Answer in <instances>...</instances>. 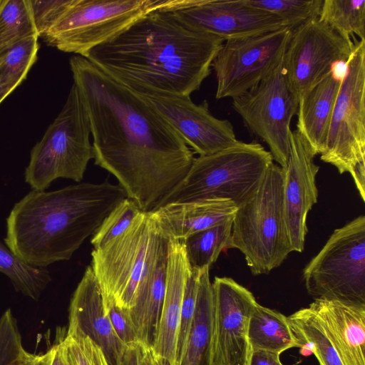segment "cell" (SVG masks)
Masks as SVG:
<instances>
[{
	"instance_id": "7402d4cb",
	"label": "cell",
	"mask_w": 365,
	"mask_h": 365,
	"mask_svg": "<svg viewBox=\"0 0 365 365\" xmlns=\"http://www.w3.org/2000/svg\"><path fill=\"white\" fill-rule=\"evenodd\" d=\"M309 307L319 319L344 365H365V308L314 300Z\"/></svg>"
},
{
	"instance_id": "f546056e",
	"label": "cell",
	"mask_w": 365,
	"mask_h": 365,
	"mask_svg": "<svg viewBox=\"0 0 365 365\" xmlns=\"http://www.w3.org/2000/svg\"><path fill=\"white\" fill-rule=\"evenodd\" d=\"M33 36H38L29 0H0V55Z\"/></svg>"
},
{
	"instance_id": "4dcf8cb0",
	"label": "cell",
	"mask_w": 365,
	"mask_h": 365,
	"mask_svg": "<svg viewBox=\"0 0 365 365\" xmlns=\"http://www.w3.org/2000/svg\"><path fill=\"white\" fill-rule=\"evenodd\" d=\"M38 36L17 43L0 55V81L10 94L26 78L37 58Z\"/></svg>"
},
{
	"instance_id": "cb8c5ba5",
	"label": "cell",
	"mask_w": 365,
	"mask_h": 365,
	"mask_svg": "<svg viewBox=\"0 0 365 365\" xmlns=\"http://www.w3.org/2000/svg\"><path fill=\"white\" fill-rule=\"evenodd\" d=\"M248 338L252 351L262 350L281 354L289 349L302 346L287 317L258 303L250 318Z\"/></svg>"
},
{
	"instance_id": "5b68a950",
	"label": "cell",
	"mask_w": 365,
	"mask_h": 365,
	"mask_svg": "<svg viewBox=\"0 0 365 365\" xmlns=\"http://www.w3.org/2000/svg\"><path fill=\"white\" fill-rule=\"evenodd\" d=\"M272 163L270 152L257 142L238 140L219 152L199 155L183 180L154 210L204 199L228 200L238 207L255 192Z\"/></svg>"
},
{
	"instance_id": "836d02e7",
	"label": "cell",
	"mask_w": 365,
	"mask_h": 365,
	"mask_svg": "<svg viewBox=\"0 0 365 365\" xmlns=\"http://www.w3.org/2000/svg\"><path fill=\"white\" fill-rule=\"evenodd\" d=\"M32 356L24 349L16 319L8 309L0 318V365H26Z\"/></svg>"
},
{
	"instance_id": "603a6c76",
	"label": "cell",
	"mask_w": 365,
	"mask_h": 365,
	"mask_svg": "<svg viewBox=\"0 0 365 365\" xmlns=\"http://www.w3.org/2000/svg\"><path fill=\"white\" fill-rule=\"evenodd\" d=\"M341 81L331 73L298 101L297 131L315 156L324 150Z\"/></svg>"
},
{
	"instance_id": "e575fe53",
	"label": "cell",
	"mask_w": 365,
	"mask_h": 365,
	"mask_svg": "<svg viewBox=\"0 0 365 365\" xmlns=\"http://www.w3.org/2000/svg\"><path fill=\"white\" fill-rule=\"evenodd\" d=\"M61 342L71 365H110L102 349L78 329H68Z\"/></svg>"
},
{
	"instance_id": "ffe728a7",
	"label": "cell",
	"mask_w": 365,
	"mask_h": 365,
	"mask_svg": "<svg viewBox=\"0 0 365 365\" xmlns=\"http://www.w3.org/2000/svg\"><path fill=\"white\" fill-rule=\"evenodd\" d=\"M68 329H78L88 336L102 349L110 365H118L126 345L112 327L103 295L90 265L71 297Z\"/></svg>"
},
{
	"instance_id": "f1b7e54d",
	"label": "cell",
	"mask_w": 365,
	"mask_h": 365,
	"mask_svg": "<svg viewBox=\"0 0 365 365\" xmlns=\"http://www.w3.org/2000/svg\"><path fill=\"white\" fill-rule=\"evenodd\" d=\"M318 19L346 40L365 41V0H323Z\"/></svg>"
},
{
	"instance_id": "4316f807",
	"label": "cell",
	"mask_w": 365,
	"mask_h": 365,
	"mask_svg": "<svg viewBox=\"0 0 365 365\" xmlns=\"http://www.w3.org/2000/svg\"><path fill=\"white\" fill-rule=\"evenodd\" d=\"M232 221L233 218L182 240L192 270L202 272L210 268L221 252L227 249Z\"/></svg>"
},
{
	"instance_id": "1f68e13d",
	"label": "cell",
	"mask_w": 365,
	"mask_h": 365,
	"mask_svg": "<svg viewBox=\"0 0 365 365\" xmlns=\"http://www.w3.org/2000/svg\"><path fill=\"white\" fill-rule=\"evenodd\" d=\"M250 5L269 11L294 29L319 18L323 0H247Z\"/></svg>"
},
{
	"instance_id": "8fae6325",
	"label": "cell",
	"mask_w": 365,
	"mask_h": 365,
	"mask_svg": "<svg viewBox=\"0 0 365 365\" xmlns=\"http://www.w3.org/2000/svg\"><path fill=\"white\" fill-rule=\"evenodd\" d=\"M232 107L247 129L268 145L273 160L284 168L290 152V124L297 113L298 101L288 88L282 62L255 87L232 98Z\"/></svg>"
},
{
	"instance_id": "f35d334b",
	"label": "cell",
	"mask_w": 365,
	"mask_h": 365,
	"mask_svg": "<svg viewBox=\"0 0 365 365\" xmlns=\"http://www.w3.org/2000/svg\"><path fill=\"white\" fill-rule=\"evenodd\" d=\"M145 348L147 347L140 343L126 345L118 365H141Z\"/></svg>"
},
{
	"instance_id": "5bb4252c",
	"label": "cell",
	"mask_w": 365,
	"mask_h": 365,
	"mask_svg": "<svg viewBox=\"0 0 365 365\" xmlns=\"http://www.w3.org/2000/svg\"><path fill=\"white\" fill-rule=\"evenodd\" d=\"M210 365H250L249 322L257 304L252 293L229 277L212 283Z\"/></svg>"
},
{
	"instance_id": "b9f144b4",
	"label": "cell",
	"mask_w": 365,
	"mask_h": 365,
	"mask_svg": "<svg viewBox=\"0 0 365 365\" xmlns=\"http://www.w3.org/2000/svg\"><path fill=\"white\" fill-rule=\"evenodd\" d=\"M53 357L52 347L43 354H33L26 365H51Z\"/></svg>"
},
{
	"instance_id": "484cf974",
	"label": "cell",
	"mask_w": 365,
	"mask_h": 365,
	"mask_svg": "<svg viewBox=\"0 0 365 365\" xmlns=\"http://www.w3.org/2000/svg\"><path fill=\"white\" fill-rule=\"evenodd\" d=\"M291 327L302 346L309 349L319 365H344L319 319L308 307L287 317Z\"/></svg>"
},
{
	"instance_id": "44dd1931",
	"label": "cell",
	"mask_w": 365,
	"mask_h": 365,
	"mask_svg": "<svg viewBox=\"0 0 365 365\" xmlns=\"http://www.w3.org/2000/svg\"><path fill=\"white\" fill-rule=\"evenodd\" d=\"M237 209L228 200L204 199L170 203L150 212L159 230L168 239L183 240L233 218Z\"/></svg>"
},
{
	"instance_id": "8992f818",
	"label": "cell",
	"mask_w": 365,
	"mask_h": 365,
	"mask_svg": "<svg viewBox=\"0 0 365 365\" xmlns=\"http://www.w3.org/2000/svg\"><path fill=\"white\" fill-rule=\"evenodd\" d=\"M88 116L73 83L61 112L31 151L24 173L34 190H45L58 178L81 182L93 159Z\"/></svg>"
},
{
	"instance_id": "8d00e7d4",
	"label": "cell",
	"mask_w": 365,
	"mask_h": 365,
	"mask_svg": "<svg viewBox=\"0 0 365 365\" xmlns=\"http://www.w3.org/2000/svg\"><path fill=\"white\" fill-rule=\"evenodd\" d=\"M29 1L37 35L42 37L58 21L73 0Z\"/></svg>"
},
{
	"instance_id": "9c48e42d",
	"label": "cell",
	"mask_w": 365,
	"mask_h": 365,
	"mask_svg": "<svg viewBox=\"0 0 365 365\" xmlns=\"http://www.w3.org/2000/svg\"><path fill=\"white\" fill-rule=\"evenodd\" d=\"M302 277L314 300L365 308L364 215L334 230Z\"/></svg>"
},
{
	"instance_id": "52a82bcc",
	"label": "cell",
	"mask_w": 365,
	"mask_h": 365,
	"mask_svg": "<svg viewBox=\"0 0 365 365\" xmlns=\"http://www.w3.org/2000/svg\"><path fill=\"white\" fill-rule=\"evenodd\" d=\"M187 0H73L41 37L47 45L66 53H85L157 10L176 11Z\"/></svg>"
},
{
	"instance_id": "4fadbf2b",
	"label": "cell",
	"mask_w": 365,
	"mask_h": 365,
	"mask_svg": "<svg viewBox=\"0 0 365 365\" xmlns=\"http://www.w3.org/2000/svg\"><path fill=\"white\" fill-rule=\"evenodd\" d=\"M354 47L318 18L294 29L287 46L282 68L292 95L299 101L331 73L334 65L347 61Z\"/></svg>"
},
{
	"instance_id": "ba28073f",
	"label": "cell",
	"mask_w": 365,
	"mask_h": 365,
	"mask_svg": "<svg viewBox=\"0 0 365 365\" xmlns=\"http://www.w3.org/2000/svg\"><path fill=\"white\" fill-rule=\"evenodd\" d=\"M321 160L349 173L365 201V41L355 39Z\"/></svg>"
},
{
	"instance_id": "d590c367",
	"label": "cell",
	"mask_w": 365,
	"mask_h": 365,
	"mask_svg": "<svg viewBox=\"0 0 365 365\" xmlns=\"http://www.w3.org/2000/svg\"><path fill=\"white\" fill-rule=\"evenodd\" d=\"M201 273L202 272H197L190 269L187 277L178 336V365H180L185 355L189 336L192 329L196 309L199 282Z\"/></svg>"
},
{
	"instance_id": "e0dca14e",
	"label": "cell",
	"mask_w": 365,
	"mask_h": 365,
	"mask_svg": "<svg viewBox=\"0 0 365 365\" xmlns=\"http://www.w3.org/2000/svg\"><path fill=\"white\" fill-rule=\"evenodd\" d=\"M314 157L300 134L291 131L289 156L282 170L284 215L292 252L304 250L307 215L317 202L316 176L319 167Z\"/></svg>"
},
{
	"instance_id": "74e56055",
	"label": "cell",
	"mask_w": 365,
	"mask_h": 365,
	"mask_svg": "<svg viewBox=\"0 0 365 365\" xmlns=\"http://www.w3.org/2000/svg\"><path fill=\"white\" fill-rule=\"evenodd\" d=\"M104 302L108 317L119 339L125 345L140 343L128 309L111 301L104 299Z\"/></svg>"
},
{
	"instance_id": "7c38bea8",
	"label": "cell",
	"mask_w": 365,
	"mask_h": 365,
	"mask_svg": "<svg viewBox=\"0 0 365 365\" xmlns=\"http://www.w3.org/2000/svg\"><path fill=\"white\" fill-rule=\"evenodd\" d=\"M292 29L225 41L212 63L217 99L235 98L257 85L283 61Z\"/></svg>"
},
{
	"instance_id": "7a4b0ae2",
	"label": "cell",
	"mask_w": 365,
	"mask_h": 365,
	"mask_svg": "<svg viewBox=\"0 0 365 365\" xmlns=\"http://www.w3.org/2000/svg\"><path fill=\"white\" fill-rule=\"evenodd\" d=\"M225 41L194 30L173 11L163 9L81 56L138 94L190 96L210 74Z\"/></svg>"
},
{
	"instance_id": "ab89813d",
	"label": "cell",
	"mask_w": 365,
	"mask_h": 365,
	"mask_svg": "<svg viewBox=\"0 0 365 365\" xmlns=\"http://www.w3.org/2000/svg\"><path fill=\"white\" fill-rule=\"evenodd\" d=\"M280 354L262 350L252 351L250 365H283Z\"/></svg>"
},
{
	"instance_id": "83f0119b",
	"label": "cell",
	"mask_w": 365,
	"mask_h": 365,
	"mask_svg": "<svg viewBox=\"0 0 365 365\" xmlns=\"http://www.w3.org/2000/svg\"><path fill=\"white\" fill-rule=\"evenodd\" d=\"M0 272L9 278L16 292L38 300L51 281L46 267L31 266L21 260L0 241Z\"/></svg>"
},
{
	"instance_id": "30bf717a",
	"label": "cell",
	"mask_w": 365,
	"mask_h": 365,
	"mask_svg": "<svg viewBox=\"0 0 365 365\" xmlns=\"http://www.w3.org/2000/svg\"><path fill=\"white\" fill-rule=\"evenodd\" d=\"M157 232L150 212L141 211L122 234L93 250L90 266L105 300L125 309L133 306L145 262Z\"/></svg>"
},
{
	"instance_id": "9a60e30c",
	"label": "cell",
	"mask_w": 365,
	"mask_h": 365,
	"mask_svg": "<svg viewBox=\"0 0 365 365\" xmlns=\"http://www.w3.org/2000/svg\"><path fill=\"white\" fill-rule=\"evenodd\" d=\"M140 96L160 113L186 145L199 155L213 154L238 141L231 122L215 118L210 113L206 100L195 104L190 96L168 94Z\"/></svg>"
},
{
	"instance_id": "d6a6232c",
	"label": "cell",
	"mask_w": 365,
	"mask_h": 365,
	"mask_svg": "<svg viewBox=\"0 0 365 365\" xmlns=\"http://www.w3.org/2000/svg\"><path fill=\"white\" fill-rule=\"evenodd\" d=\"M141 212L136 203L128 197L123 199L104 218L93 235L91 243L99 248L122 234Z\"/></svg>"
},
{
	"instance_id": "277c9868",
	"label": "cell",
	"mask_w": 365,
	"mask_h": 365,
	"mask_svg": "<svg viewBox=\"0 0 365 365\" xmlns=\"http://www.w3.org/2000/svg\"><path fill=\"white\" fill-rule=\"evenodd\" d=\"M283 170L274 162L255 192L237 207L227 249L239 250L252 274H268L292 252L283 199Z\"/></svg>"
},
{
	"instance_id": "ac0fdd59",
	"label": "cell",
	"mask_w": 365,
	"mask_h": 365,
	"mask_svg": "<svg viewBox=\"0 0 365 365\" xmlns=\"http://www.w3.org/2000/svg\"><path fill=\"white\" fill-rule=\"evenodd\" d=\"M168 247L169 239L158 228L145 262L134 304L128 309L140 343L150 349L157 333L165 294Z\"/></svg>"
},
{
	"instance_id": "60d3db41",
	"label": "cell",
	"mask_w": 365,
	"mask_h": 365,
	"mask_svg": "<svg viewBox=\"0 0 365 365\" xmlns=\"http://www.w3.org/2000/svg\"><path fill=\"white\" fill-rule=\"evenodd\" d=\"M52 349L53 357L51 365H71L61 341L53 346Z\"/></svg>"
},
{
	"instance_id": "7bdbcfd3",
	"label": "cell",
	"mask_w": 365,
	"mask_h": 365,
	"mask_svg": "<svg viewBox=\"0 0 365 365\" xmlns=\"http://www.w3.org/2000/svg\"><path fill=\"white\" fill-rule=\"evenodd\" d=\"M141 365H158L150 348H145L143 352Z\"/></svg>"
},
{
	"instance_id": "6da1fadb",
	"label": "cell",
	"mask_w": 365,
	"mask_h": 365,
	"mask_svg": "<svg viewBox=\"0 0 365 365\" xmlns=\"http://www.w3.org/2000/svg\"><path fill=\"white\" fill-rule=\"evenodd\" d=\"M69 64L88 116L95 164L141 211L153 210L187 175L192 150L142 96L83 56Z\"/></svg>"
},
{
	"instance_id": "d6986e66",
	"label": "cell",
	"mask_w": 365,
	"mask_h": 365,
	"mask_svg": "<svg viewBox=\"0 0 365 365\" xmlns=\"http://www.w3.org/2000/svg\"><path fill=\"white\" fill-rule=\"evenodd\" d=\"M190 270L182 241L169 239L165 294L157 333L150 348L158 365H178V329Z\"/></svg>"
},
{
	"instance_id": "2e32d148",
	"label": "cell",
	"mask_w": 365,
	"mask_h": 365,
	"mask_svg": "<svg viewBox=\"0 0 365 365\" xmlns=\"http://www.w3.org/2000/svg\"><path fill=\"white\" fill-rule=\"evenodd\" d=\"M174 12L194 30L225 40L289 27L279 16L250 5L247 0H197Z\"/></svg>"
},
{
	"instance_id": "3957f363",
	"label": "cell",
	"mask_w": 365,
	"mask_h": 365,
	"mask_svg": "<svg viewBox=\"0 0 365 365\" xmlns=\"http://www.w3.org/2000/svg\"><path fill=\"white\" fill-rule=\"evenodd\" d=\"M125 197L124 190L108 180L78 182L53 191L33 190L11 210L4 242L34 267L69 260Z\"/></svg>"
},
{
	"instance_id": "ee69618b",
	"label": "cell",
	"mask_w": 365,
	"mask_h": 365,
	"mask_svg": "<svg viewBox=\"0 0 365 365\" xmlns=\"http://www.w3.org/2000/svg\"><path fill=\"white\" fill-rule=\"evenodd\" d=\"M9 95V93L6 91V90L4 88V87L3 86V85L1 84V83L0 81V103Z\"/></svg>"
},
{
	"instance_id": "d4e9b609",
	"label": "cell",
	"mask_w": 365,
	"mask_h": 365,
	"mask_svg": "<svg viewBox=\"0 0 365 365\" xmlns=\"http://www.w3.org/2000/svg\"><path fill=\"white\" fill-rule=\"evenodd\" d=\"M209 270L205 269L200 275L194 320L180 365H210L212 288Z\"/></svg>"
}]
</instances>
